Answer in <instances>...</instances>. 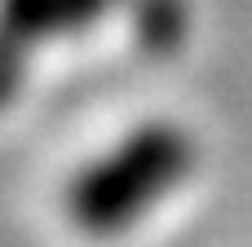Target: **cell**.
<instances>
[{"label":"cell","mask_w":252,"mask_h":247,"mask_svg":"<svg viewBox=\"0 0 252 247\" xmlns=\"http://www.w3.org/2000/svg\"><path fill=\"white\" fill-rule=\"evenodd\" d=\"M199 137L173 115H146L97 146L62 186V217L89 243L146 230L199 172Z\"/></svg>","instance_id":"obj_1"}]
</instances>
